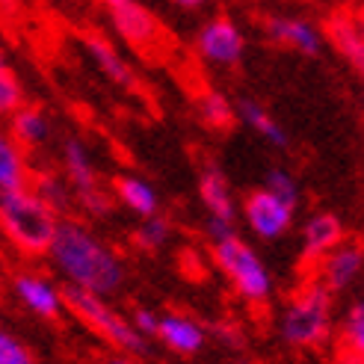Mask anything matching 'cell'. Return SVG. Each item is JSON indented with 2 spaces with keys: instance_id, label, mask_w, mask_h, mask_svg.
<instances>
[{
  "instance_id": "6da1fadb",
  "label": "cell",
  "mask_w": 364,
  "mask_h": 364,
  "mask_svg": "<svg viewBox=\"0 0 364 364\" xmlns=\"http://www.w3.org/2000/svg\"><path fill=\"white\" fill-rule=\"evenodd\" d=\"M45 258L71 287L89 290L95 296H113L127 276L119 252L107 246L92 228H86L71 216L60 220V228L53 234V243Z\"/></svg>"
},
{
  "instance_id": "7a4b0ae2",
  "label": "cell",
  "mask_w": 364,
  "mask_h": 364,
  "mask_svg": "<svg viewBox=\"0 0 364 364\" xmlns=\"http://www.w3.org/2000/svg\"><path fill=\"white\" fill-rule=\"evenodd\" d=\"M60 220L30 187L0 193V234L24 258H45Z\"/></svg>"
},
{
  "instance_id": "3957f363",
  "label": "cell",
  "mask_w": 364,
  "mask_h": 364,
  "mask_svg": "<svg viewBox=\"0 0 364 364\" xmlns=\"http://www.w3.org/2000/svg\"><path fill=\"white\" fill-rule=\"evenodd\" d=\"M332 299L335 294L320 279H305L287 299L279 317V335L296 350H320L332 341Z\"/></svg>"
},
{
  "instance_id": "277c9868",
  "label": "cell",
  "mask_w": 364,
  "mask_h": 364,
  "mask_svg": "<svg viewBox=\"0 0 364 364\" xmlns=\"http://www.w3.org/2000/svg\"><path fill=\"white\" fill-rule=\"evenodd\" d=\"M65 294V311L75 314L86 329H92L104 343H110L113 350L127 353V355H145L149 353V338H142L131 317H122L116 308L107 302V296H95L80 287H63Z\"/></svg>"
},
{
  "instance_id": "5b68a950",
  "label": "cell",
  "mask_w": 364,
  "mask_h": 364,
  "mask_svg": "<svg viewBox=\"0 0 364 364\" xmlns=\"http://www.w3.org/2000/svg\"><path fill=\"white\" fill-rule=\"evenodd\" d=\"M210 246H213V261L223 269V276L231 282L234 294L249 305H267L272 296V276L267 264L261 261V255L249 243H243L237 234Z\"/></svg>"
},
{
  "instance_id": "8992f818",
  "label": "cell",
  "mask_w": 364,
  "mask_h": 364,
  "mask_svg": "<svg viewBox=\"0 0 364 364\" xmlns=\"http://www.w3.org/2000/svg\"><path fill=\"white\" fill-rule=\"evenodd\" d=\"M63 172H65V181L71 184V190H75V205L83 213L95 216V220L113 213V196L101 187V175L95 169V160L80 136H68L63 142Z\"/></svg>"
},
{
  "instance_id": "52a82bcc",
  "label": "cell",
  "mask_w": 364,
  "mask_h": 364,
  "mask_svg": "<svg viewBox=\"0 0 364 364\" xmlns=\"http://www.w3.org/2000/svg\"><path fill=\"white\" fill-rule=\"evenodd\" d=\"M110 18L113 30L134 48H154L163 39V27L154 18V12L145 9L139 0H98Z\"/></svg>"
},
{
  "instance_id": "ba28073f",
  "label": "cell",
  "mask_w": 364,
  "mask_h": 364,
  "mask_svg": "<svg viewBox=\"0 0 364 364\" xmlns=\"http://www.w3.org/2000/svg\"><path fill=\"white\" fill-rule=\"evenodd\" d=\"M294 213L296 208L282 202L279 196H272L267 187L255 190L246 196L243 202V220L252 234H258L261 240H279L294 225Z\"/></svg>"
},
{
  "instance_id": "9c48e42d",
  "label": "cell",
  "mask_w": 364,
  "mask_h": 364,
  "mask_svg": "<svg viewBox=\"0 0 364 364\" xmlns=\"http://www.w3.org/2000/svg\"><path fill=\"white\" fill-rule=\"evenodd\" d=\"M196 50L205 63L228 68V65H237L243 60L246 39L231 18H210L208 24H202V30L196 36Z\"/></svg>"
},
{
  "instance_id": "30bf717a",
  "label": "cell",
  "mask_w": 364,
  "mask_h": 364,
  "mask_svg": "<svg viewBox=\"0 0 364 364\" xmlns=\"http://www.w3.org/2000/svg\"><path fill=\"white\" fill-rule=\"evenodd\" d=\"M12 290L30 314L39 320H60L65 314V294L60 284L39 276V272H18L12 279Z\"/></svg>"
},
{
  "instance_id": "8fae6325",
  "label": "cell",
  "mask_w": 364,
  "mask_h": 364,
  "mask_svg": "<svg viewBox=\"0 0 364 364\" xmlns=\"http://www.w3.org/2000/svg\"><path fill=\"white\" fill-rule=\"evenodd\" d=\"M347 240V231H343V223L338 213L329 210H317L305 220L302 225V237H299V258L305 267H317L326 255H329L338 243Z\"/></svg>"
},
{
  "instance_id": "7c38bea8",
  "label": "cell",
  "mask_w": 364,
  "mask_h": 364,
  "mask_svg": "<svg viewBox=\"0 0 364 364\" xmlns=\"http://www.w3.org/2000/svg\"><path fill=\"white\" fill-rule=\"evenodd\" d=\"M361 272H364V246L355 240H343L314 267V279H320L332 294H343L361 279Z\"/></svg>"
},
{
  "instance_id": "4fadbf2b",
  "label": "cell",
  "mask_w": 364,
  "mask_h": 364,
  "mask_svg": "<svg viewBox=\"0 0 364 364\" xmlns=\"http://www.w3.org/2000/svg\"><path fill=\"white\" fill-rule=\"evenodd\" d=\"M267 33L272 42H279L290 50L302 53V57H317L323 50V30L311 21L296 15H272L267 18Z\"/></svg>"
},
{
  "instance_id": "5bb4252c",
  "label": "cell",
  "mask_w": 364,
  "mask_h": 364,
  "mask_svg": "<svg viewBox=\"0 0 364 364\" xmlns=\"http://www.w3.org/2000/svg\"><path fill=\"white\" fill-rule=\"evenodd\" d=\"M323 36L335 45V50L350 63V68L364 80V30L353 12H335L326 18Z\"/></svg>"
},
{
  "instance_id": "9a60e30c",
  "label": "cell",
  "mask_w": 364,
  "mask_h": 364,
  "mask_svg": "<svg viewBox=\"0 0 364 364\" xmlns=\"http://www.w3.org/2000/svg\"><path fill=\"white\" fill-rule=\"evenodd\" d=\"M154 338L163 343V347H169L172 353H178V355H196L198 350L205 347L208 329L202 323H196L193 317H187V314L169 311V314H160Z\"/></svg>"
},
{
  "instance_id": "2e32d148",
  "label": "cell",
  "mask_w": 364,
  "mask_h": 364,
  "mask_svg": "<svg viewBox=\"0 0 364 364\" xmlns=\"http://www.w3.org/2000/svg\"><path fill=\"white\" fill-rule=\"evenodd\" d=\"M198 196H202V205L208 208V216H213V220H225V223L237 220V202H234V193L228 187L225 172L220 169V163L208 160L202 166Z\"/></svg>"
},
{
  "instance_id": "e0dca14e",
  "label": "cell",
  "mask_w": 364,
  "mask_h": 364,
  "mask_svg": "<svg viewBox=\"0 0 364 364\" xmlns=\"http://www.w3.org/2000/svg\"><path fill=\"white\" fill-rule=\"evenodd\" d=\"M83 45H86V53H89V60L95 63V68L101 71V75L122 86V89H134L136 86V75H134V68L131 63H127L119 48L107 39V36H98V33H86L83 36Z\"/></svg>"
},
{
  "instance_id": "ac0fdd59",
  "label": "cell",
  "mask_w": 364,
  "mask_h": 364,
  "mask_svg": "<svg viewBox=\"0 0 364 364\" xmlns=\"http://www.w3.org/2000/svg\"><path fill=\"white\" fill-rule=\"evenodd\" d=\"M9 119V136L21 145V149H39L50 139V119L33 104H21L15 113L6 116Z\"/></svg>"
},
{
  "instance_id": "d6986e66",
  "label": "cell",
  "mask_w": 364,
  "mask_h": 364,
  "mask_svg": "<svg viewBox=\"0 0 364 364\" xmlns=\"http://www.w3.org/2000/svg\"><path fill=\"white\" fill-rule=\"evenodd\" d=\"M27 187L39 196L53 213L63 216V220L71 213V208H75V190H71L65 175L53 172V169H33Z\"/></svg>"
},
{
  "instance_id": "ffe728a7",
  "label": "cell",
  "mask_w": 364,
  "mask_h": 364,
  "mask_svg": "<svg viewBox=\"0 0 364 364\" xmlns=\"http://www.w3.org/2000/svg\"><path fill=\"white\" fill-rule=\"evenodd\" d=\"M237 119L249 127L252 134H258L264 142H269L272 149H287V142H290L287 131L279 124V119L272 116L264 104L255 101V98H243V101H237Z\"/></svg>"
},
{
  "instance_id": "44dd1931",
  "label": "cell",
  "mask_w": 364,
  "mask_h": 364,
  "mask_svg": "<svg viewBox=\"0 0 364 364\" xmlns=\"http://www.w3.org/2000/svg\"><path fill=\"white\" fill-rule=\"evenodd\" d=\"M30 172L33 166L27 163V151L9 136V131H0V193L27 187Z\"/></svg>"
},
{
  "instance_id": "7402d4cb",
  "label": "cell",
  "mask_w": 364,
  "mask_h": 364,
  "mask_svg": "<svg viewBox=\"0 0 364 364\" xmlns=\"http://www.w3.org/2000/svg\"><path fill=\"white\" fill-rule=\"evenodd\" d=\"M113 198L119 205H124L131 213H136L139 220L145 216H154L160 213V198H157V190L149 184V181H142L136 175H124L116 181V193Z\"/></svg>"
},
{
  "instance_id": "603a6c76",
  "label": "cell",
  "mask_w": 364,
  "mask_h": 364,
  "mask_svg": "<svg viewBox=\"0 0 364 364\" xmlns=\"http://www.w3.org/2000/svg\"><path fill=\"white\" fill-rule=\"evenodd\" d=\"M196 110L210 131H228V127L237 122V107L231 104V98L220 89H205L196 98Z\"/></svg>"
},
{
  "instance_id": "cb8c5ba5",
  "label": "cell",
  "mask_w": 364,
  "mask_h": 364,
  "mask_svg": "<svg viewBox=\"0 0 364 364\" xmlns=\"http://www.w3.org/2000/svg\"><path fill=\"white\" fill-rule=\"evenodd\" d=\"M169 237H172V223L166 220V216H160V213L145 216V220L136 225V231H134V243L142 252L163 249V246L169 243Z\"/></svg>"
},
{
  "instance_id": "d4e9b609",
  "label": "cell",
  "mask_w": 364,
  "mask_h": 364,
  "mask_svg": "<svg viewBox=\"0 0 364 364\" xmlns=\"http://www.w3.org/2000/svg\"><path fill=\"white\" fill-rule=\"evenodd\" d=\"M338 338H341V350H350L364 358V296L347 308V314L341 320Z\"/></svg>"
},
{
  "instance_id": "484cf974",
  "label": "cell",
  "mask_w": 364,
  "mask_h": 364,
  "mask_svg": "<svg viewBox=\"0 0 364 364\" xmlns=\"http://www.w3.org/2000/svg\"><path fill=\"white\" fill-rule=\"evenodd\" d=\"M24 104V86L18 80L12 63L6 60L4 48H0V116L15 113Z\"/></svg>"
},
{
  "instance_id": "4316f807",
  "label": "cell",
  "mask_w": 364,
  "mask_h": 364,
  "mask_svg": "<svg viewBox=\"0 0 364 364\" xmlns=\"http://www.w3.org/2000/svg\"><path fill=\"white\" fill-rule=\"evenodd\" d=\"M264 187L272 193V196H279L282 202H287V205H299V184H296V178L290 175L287 169H272L269 175H267V181H264Z\"/></svg>"
},
{
  "instance_id": "83f0119b",
  "label": "cell",
  "mask_w": 364,
  "mask_h": 364,
  "mask_svg": "<svg viewBox=\"0 0 364 364\" xmlns=\"http://www.w3.org/2000/svg\"><path fill=\"white\" fill-rule=\"evenodd\" d=\"M0 364H36V355L12 332L0 329Z\"/></svg>"
},
{
  "instance_id": "f1b7e54d",
  "label": "cell",
  "mask_w": 364,
  "mask_h": 364,
  "mask_svg": "<svg viewBox=\"0 0 364 364\" xmlns=\"http://www.w3.org/2000/svg\"><path fill=\"white\" fill-rule=\"evenodd\" d=\"M157 320H160V314L151 311V308H136L134 317H131L134 329H136L142 338H154V332H157Z\"/></svg>"
},
{
  "instance_id": "f546056e",
  "label": "cell",
  "mask_w": 364,
  "mask_h": 364,
  "mask_svg": "<svg viewBox=\"0 0 364 364\" xmlns=\"http://www.w3.org/2000/svg\"><path fill=\"white\" fill-rule=\"evenodd\" d=\"M213 335L220 338L225 347H231V350H240L243 347V329H240V326H234V323H216L213 326Z\"/></svg>"
},
{
  "instance_id": "4dcf8cb0",
  "label": "cell",
  "mask_w": 364,
  "mask_h": 364,
  "mask_svg": "<svg viewBox=\"0 0 364 364\" xmlns=\"http://www.w3.org/2000/svg\"><path fill=\"white\" fill-rule=\"evenodd\" d=\"M205 231H208V240H210V243H220V240L231 237V234H237V231H234V223H225V220H213V216H208Z\"/></svg>"
},
{
  "instance_id": "1f68e13d",
  "label": "cell",
  "mask_w": 364,
  "mask_h": 364,
  "mask_svg": "<svg viewBox=\"0 0 364 364\" xmlns=\"http://www.w3.org/2000/svg\"><path fill=\"white\" fill-rule=\"evenodd\" d=\"M335 364H364V358H361V355H355V353H350V350H338Z\"/></svg>"
},
{
  "instance_id": "d6a6232c",
  "label": "cell",
  "mask_w": 364,
  "mask_h": 364,
  "mask_svg": "<svg viewBox=\"0 0 364 364\" xmlns=\"http://www.w3.org/2000/svg\"><path fill=\"white\" fill-rule=\"evenodd\" d=\"M107 364H139V361H136V355L119 353V355H113V358H107Z\"/></svg>"
},
{
  "instance_id": "836d02e7",
  "label": "cell",
  "mask_w": 364,
  "mask_h": 364,
  "mask_svg": "<svg viewBox=\"0 0 364 364\" xmlns=\"http://www.w3.org/2000/svg\"><path fill=\"white\" fill-rule=\"evenodd\" d=\"M18 4H21V0H0V12L15 15V12H18Z\"/></svg>"
},
{
  "instance_id": "e575fe53",
  "label": "cell",
  "mask_w": 364,
  "mask_h": 364,
  "mask_svg": "<svg viewBox=\"0 0 364 364\" xmlns=\"http://www.w3.org/2000/svg\"><path fill=\"white\" fill-rule=\"evenodd\" d=\"M175 4H178L181 9H196V6H202L205 0H175Z\"/></svg>"
},
{
  "instance_id": "d590c367",
  "label": "cell",
  "mask_w": 364,
  "mask_h": 364,
  "mask_svg": "<svg viewBox=\"0 0 364 364\" xmlns=\"http://www.w3.org/2000/svg\"><path fill=\"white\" fill-rule=\"evenodd\" d=\"M353 15H355V21L361 24V30H364V0L358 4V9H353Z\"/></svg>"
},
{
  "instance_id": "8d00e7d4",
  "label": "cell",
  "mask_w": 364,
  "mask_h": 364,
  "mask_svg": "<svg viewBox=\"0 0 364 364\" xmlns=\"http://www.w3.org/2000/svg\"><path fill=\"white\" fill-rule=\"evenodd\" d=\"M237 364H252V361H237Z\"/></svg>"
}]
</instances>
